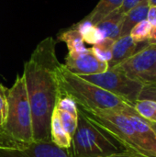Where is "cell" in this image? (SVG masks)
Listing matches in <instances>:
<instances>
[{
  "label": "cell",
  "mask_w": 156,
  "mask_h": 157,
  "mask_svg": "<svg viewBox=\"0 0 156 157\" xmlns=\"http://www.w3.org/2000/svg\"><path fill=\"white\" fill-rule=\"evenodd\" d=\"M56 41L48 37L41 40L24 64L28 98L31 110L34 143H51V118L62 97L57 69L60 62L55 52Z\"/></svg>",
  "instance_id": "cell-1"
},
{
  "label": "cell",
  "mask_w": 156,
  "mask_h": 157,
  "mask_svg": "<svg viewBox=\"0 0 156 157\" xmlns=\"http://www.w3.org/2000/svg\"><path fill=\"white\" fill-rule=\"evenodd\" d=\"M34 144L32 117L23 75L8 89V114L0 128V149L24 150Z\"/></svg>",
  "instance_id": "cell-2"
},
{
  "label": "cell",
  "mask_w": 156,
  "mask_h": 157,
  "mask_svg": "<svg viewBox=\"0 0 156 157\" xmlns=\"http://www.w3.org/2000/svg\"><path fill=\"white\" fill-rule=\"evenodd\" d=\"M57 78L61 95L70 98L84 109L126 110L133 107L114 94L72 74L62 63L57 69Z\"/></svg>",
  "instance_id": "cell-3"
},
{
  "label": "cell",
  "mask_w": 156,
  "mask_h": 157,
  "mask_svg": "<svg viewBox=\"0 0 156 157\" xmlns=\"http://www.w3.org/2000/svg\"><path fill=\"white\" fill-rule=\"evenodd\" d=\"M69 150L71 157H102L126 151L119 142L91 123L79 111Z\"/></svg>",
  "instance_id": "cell-4"
},
{
  "label": "cell",
  "mask_w": 156,
  "mask_h": 157,
  "mask_svg": "<svg viewBox=\"0 0 156 157\" xmlns=\"http://www.w3.org/2000/svg\"><path fill=\"white\" fill-rule=\"evenodd\" d=\"M77 109L91 123L119 142L126 151L146 157L140 138L125 114L114 109H89L79 106Z\"/></svg>",
  "instance_id": "cell-5"
},
{
  "label": "cell",
  "mask_w": 156,
  "mask_h": 157,
  "mask_svg": "<svg viewBox=\"0 0 156 157\" xmlns=\"http://www.w3.org/2000/svg\"><path fill=\"white\" fill-rule=\"evenodd\" d=\"M80 77L114 94L132 106L139 99L141 90L143 86V83L133 80L113 69H108L102 74L80 75Z\"/></svg>",
  "instance_id": "cell-6"
},
{
  "label": "cell",
  "mask_w": 156,
  "mask_h": 157,
  "mask_svg": "<svg viewBox=\"0 0 156 157\" xmlns=\"http://www.w3.org/2000/svg\"><path fill=\"white\" fill-rule=\"evenodd\" d=\"M156 60V44H150L118 65L109 68L119 71L128 77L143 83L145 75L154 66Z\"/></svg>",
  "instance_id": "cell-7"
},
{
  "label": "cell",
  "mask_w": 156,
  "mask_h": 157,
  "mask_svg": "<svg viewBox=\"0 0 156 157\" xmlns=\"http://www.w3.org/2000/svg\"><path fill=\"white\" fill-rule=\"evenodd\" d=\"M63 66L76 75H91L105 73L108 69V63L100 61L92 49H86L79 52H68Z\"/></svg>",
  "instance_id": "cell-8"
},
{
  "label": "cell",
  "mask_w": 156,
  "mask_h": 157,
  "mask_svg": "<svg viewBox=\"0 0 156 157\" xmlns=\"http://www.w3.org/2000/svg\"><path fill=\"white\" fill-rule=\"evenodd\" d=\"M125 114L133 125L146 157H156V134L149 123L143 120L134 109L133 107L126 110H119Z\"/></svg>",
  "instance_id": "cell-9"
},
{
  "label": "cell",
  "mask_w": 156,
  "mask_h": 157,
  "mask_svg": "<svg viewBox=\"0 0 156 157\" xmlns=\"http://www.w3.org/2000/svg\"><path fill=\"white\" fill-rule=\"evenodd\" d=\"M0 157H71V154L52 143H34L24 150L0 149Z\"/></svg>",
  "instance_id": "cell-10"
},
{
  "label": "cell",
  "mask_w": 156,
  "mask_h": 157,
  "mask_svg": "<svg viewBox=\"0 0 156 157\" xmlns=\"http://www.w3.org/2000/svg\"><path fill=\"white\" fill-rule=\"evenodd\" d=\"M148 45H150L148 40L143 42H135L130 35L120 37L114 42L112 48V58L108 63V69L124 62Z\"/></svg>",
  "instance_id": "cell-11"
},
{
  "label": "cell",
  "mask_w": 156,
  "mask_h": 157,
  "mask_svg": "<svg viewBox=\"0 0 156 157\" xmlns=\"http://www.w3.org/2000/svg\"><path fill=\"white\" fill-rule=\"evenodd\" d=\"M54 111L57 113L63 128L72 138L78 122L77 105L70 98L62 96L56 103Z\"/></svg>",
  "instance_id": "cell-12"
},
{
  "label": "cell",
  "mask_w": 156,
  "mask_h": 157,
  "mask_svg": "<svg viewBox=\"0 0 156 157\" xmlns=\"http://www.w3.org/2000/svg\"><path fill=\"white\" fill-rule=\"evenodd\" d=\"M124 15L120 13L119 10L108 15L96 26L100 30L104 38H108L113 40H117L120 38Z\"/></svg>",
  "instance_id": "cell-13"
},
{
  "label": "cell",
  "mask_w": 156,
  "mask_h": 157,
  "mask_svg": "<svg viewBox=\"0 0 156 157\" xmlns=\"http://www.w3.org/2000/svg\"><path fill=\"white\" fill-rule=\"evenodd\" d=\"M149 8H150V6L147 0H145L143 3L139 4L138 6H136L135 7H133L132 9H131L129 12H127L124 15L120 37L130 35L131 30L136 24H138L139 22L143 20L147 19Z\"/></svg>",
  "instance_id": "cell-14"
},
{
  "label": "cell",
  "mask_w": 156,
  "mask_h": 157,
  "mask_svg": "<svg viewBox=\"0 0 156 157\" xmlns=\"http://www.w3.org/2000/svg\"><path fill=\"white\" fill-rule=\"evenodd\" d=\"M50 133L51 143L59 148L70 149L72 144V138L68 135L65 130L63 128L60 119L57 113L53 110L51 118Z\"/></svg>",
  "instance_id": "cell-15"
},
{
  "label": "cell",
  "mask_w": 156,
  "mask_h": 157,
  "mask_svg": "<svg viewBox=\"0 0 156 157\" xmlns=\"http://www.w3.org/2000/svg\"><path fill=\"white\" fill-rule=\"evenodd\" d=\"M122 2L123 0H99L95 8L84 18L97 25L108 15L119 9Z\"/></svg>",
  "instance_id": "cell-16"
},
{
  "label": "cell",
  "mask_w": 156,
  "mask_h": 157,
  "mask_svg": "<svg viewBox=\"0 0 156 157\" xmlns=\"http://www.w3.org/2000/svg\"><path fill=\"white\" fill-rule=\"evenodd\" d=\"M72 28L80 32L85 43L95 45L104 39L102 33L97 29V27L87 19L83 18L81 21L74 24Z\"/></svg>",
  "instance_id": "cell-17"
},
{
  "label": "cell",
  "mask_w": 156,
  "mask_h": 157,
  "mask_svg": "<svg viewBox=\"0 0 156 157\" xmlns=\"http://www.w3.org/2000/svg\"><path fill=\"white\" fill-rule=\"evenodd\" d=\"M58 40L66 44L69 52H79L86 49L80 32L73 28L59 33Z\"/></svg>",
  "instance_id": "cell-18"
},
{
  "label": "cell",
  "mask_w": 156,
  "mask_h": 157,
  "mask_svg": "<svg viewBox=\"0 0 156 157\" xmlns=\"http://www.w3.org/2000/svg\"><path fill=\"white\" fill-rule=\"evenodd\" d=\"M133 108L145 121L156 123V102L148 99H138Z\"/></svg>",
  "instance_id": "cell-19"
},
{
  "label": "cell",
  "mask_w": 156,
  "mask_h": 157,
  "mask_svg": "<svg viewBox=\"0 0 156 157\" xmlns=\"http://www.w3.org/2000/svg\"><path fill=\"white\" fill-rule=\"evenodd\" d=\"M114 42H115V40H113L111 39L104 38L98 43L93 45V47L91 49H92L94 54L100 61L108 63V62L112 58V48H113Z\"/></svg>",
  "instance_id": "cell-20"
},
{
  "label": "cell",
  "mask_w": 156,
  "mask_h": 157,
  "mask_svg": "<svg viewBox=\"0 0 156 157\" xmlns=\"http://www.w3.org/2000/svg\"><path fill=\"white\" fill-rule=\"evenodd\" d=\"M153 27L147 19L136 24L130 32V36L135 42H143L149 40Z\"/></svg>",
  "instance_id": "cell-21"
},
{
  "label": "cell",
  "mask_w": 156,
  "mask_h": 157,
  "mask_svg": "<svg viewBox=\"0 0 156 157\" xmlns=\"http://www.w3.org/2000/svg\"><path fill=\"white\" fill-rule=\"evenodd\" d=\"M8 114V88L0 83V128L6 121Z\"/></svg>",
  "instance_id": "cell-22"
},
{
  "label": "cell",
  "mask_w": 156,
  "mask_h": 157,
  "mask_svg": "<svg viewBox=\"0 0 156 157\" xmlns=\"http://www.w3.org/2000/svg\"><path fill=\"white\" fill-rule=\"evenodd\" d=\"M139 99H148L156 102V82H148L143 84Z\"/></svg>",
  "instance_id": "cell-23"
},
{
  "label": "cell",
  "mask_w": 156,
  "mask_h": 157,
  "mask_svg": "<svg viewBox=\"0 0 156 157\" xmlns=\"http://www.w3.org/2000/svg\"><path fill=\"white\" fill-rule=\"evenodd\" d=\"M143 1H145V0H123L120 7L118 10L120 13L125 15L127 12H129L131 9H132L133 7H135L139 4L143 3Z\"/></svg>",
  "instance_id": "cell-24"
},
{
  "label": "cell",
  "mask_w": 156,
  "mask_h": 157,
  "mask_svg": "<svg viewBox=\"0 0 156 157\" xmlns=\"http://www.w3.org/2000/svg\"><path fill=\"white\" fill-rule=\"evenodd\" d=\"M147 20L153 28H156V6H150L147 15Z\"/></svg>",
  "instance_id": "cell-25"
},
{
  "label": "cell",
  "mask_w": 156,
  "mask_h": 157,
  "mask_svg": "<svg viewBox=\"0 0 156 157\" xmlns=\"http://www.w3.org/2000/svg\"><path fill=\"white\" fill-rule=\"evenodd\" d=\"M148 82H156V60L154 66L152 67V69L149 71V73L145 75L143 79V84L148 83Z\"/></svg>",
  "instance_id": "cell-26"
},
{
  "label": "cell",
  "mask_w": 156,
  "mask_h": 157,
  "mask_svg": "<svg viewBox=\"0 0 156 157\" xmlns=\"http://www.w3.org/2000/svg\"><path fill=\"white\" fill-rule=\"evenodd\" d=\"M102 157H145V156H143V155H138V154H135V153H132V152L125 151V152H122V153L114 154V155H107V156H102Z\"/></svg>",
  "instance_id": "cell-27"
},
{
  "label": "cell",
  "mask_w": 156,
  "mask_h": 157,
  "mask_svg": "<svg viewBox=\"0 0 156 157\" xmlns=\"http://www.w3.org/2000/svg\"><path fill=\"white\" fill-rule=\"evenodd\" d=\"M149 44H156V28H153L150 38L148 40Z\"/></svg>",
  "instance_id": "cell-28"
},
{
  "label": "cell",
  "mask_w": 156,
  "mask_h": 157,
  "mask_svg": "<svg viewBox=\"0 0 156 157\" xmlns=\"http://www.w3.org/2000/svg\"><path fill=\"white\" fill-rule=\"evenodd\" d=\"M148 123H149V125L152 127V129L154 131V132H155V134H156V123H154V122H150V121H147Z\"/></svg>",
  "instance_id": "cell-29"
},
{
  "label": "cell",
  "mask_w": 156,
  "mask_h": 157,
  "mask_svg": "<svg viewBox=\"0 0 156 157\" xmlns=\"http://www.w3.org/2000/svg\"><path fill=\"white\" fill-rule=\"evenodd\" d=\"M148 4L150 6H156V0H147Z\"/></svg>",
  "instance_id": "cell-30"
}]
</instances>
